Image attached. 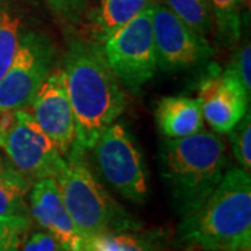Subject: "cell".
Masks as SVG:
<instances>
[{"mask_svg": "<svg viewBox=\"0 0 251 251\" xmlns=\"http://www.w3.org/2000/svg\"><path fill=\"white\" fill-rule=\"evenodd\" d=\"M63 78L77 127V143L92 150L109 126L126 109L120 81L105 62L99 44L75 41L63 63Z\"/></svg>", "mask_w": 251, "mask_h": 251, "instance_id": "cell-1", "label": "cell"}, {"mask_svg": "<svg viewBox=\"0 0 251 251\" xmlns=\"http://www.w3.org/2000/svg\"><path fill=\"white\" fill-rule=\"evenodd\" d=\"M176 244L201 251H250V173L242 168L225 172L205 201L181 218Z\"/></svg>", "mask_w": 251, "mask_h": 251, "instance_id": "cell-2", "label": "cell"}, {"mask_svg": "<svg viewBox=\"0 0 251 251\" xmlns=\"http://www.w3.org/2000/svg\"><path fill=\"white\" fill-rule=\"evenodd\" d=\"M226 163V145L212 131L163 141L161 173L180 218L196 211L215 190Z\"/></svg>", "mask_w": 251, "mask_h": 251, "instance_id": "cell-3", "label": "cell"}, {"mask_svg": "<svg viewBox=\"0 0 251 251\" xmlns=\"http://www.w3.org/2000/svg\"><path fill=\"white\" fill-rule=\"evenodd\" d=\"M64 159L66 168L54 181L66 209L87 240L99 234L141 230L143 224L110 197L90 171L80 145Z\"/></svg>", "mask_w": 251, "mask_h": 251, "instance_id": "cell-4", "label": "cell"}, {"mask_svg": "<svg viewBox=\"0 0 251 251\" xmlns=\"http://www.w3.org/2000/svg\"><path fill=\"white\" fill-rule=\"evenodd\" d=\"M0 148L32 183L45 177L56 180L66 168V159L28 109L0 115Z\"/></svg>", "mask_w": 251, "mask_h": 251, "instance_id": "cell-5", "label": "cell"}, {"mask_svg": "<svg viewBox=\"0 0 251 251\" xmlns=\"http://www.w3.org/2000/svg\"><path fill=\"white\" fill-rule=\"evenodd\" d=\"M100 52L120 84L133 92L141 90L158 67L152 34V1L108 36L102 42Z\"/></svg>", "mask_w": 251, "mask_h": 251, "instance_id": "cell-6", "label": "cell"}, {"mask_svg": "<svg viewBox=\"0 0 251 251\" xmlns=\"http://www.w3.org/2000/svg\"><path fill=\"white\" fill-rule=\"evenodd\" d=\"M102 179L120 196L143 204L150 196L148 173L133 135L122 123H112L94 145Z\"/></svg>", "mask_w": 251, "mask_h": 251, "instance_id": "cell-7", "label": "cell"}, {"mask_svg": "<svg viewBox=\"0 0 251 251\" xmlns=\"http://www.w3.org/2000/svg\"><path fill=\"white\" fill-rule=\"evenodd\" d=\"M53 66V48L46 36H21L9 70L0 78V115L28 109Z\"/></svg>", "mask_w": 251, "mask_h": 251, "instance_id": "cell-8", "label": "cell"}, {"mask_svg": "<svg viewBox=\"0 0 251 251\" xmlns=\"http://www.w3.org/2000/svg\"><path fill=\"white\" fill-rule=\"evenodd\" d=\"M152 34L156 64L165 72L184 70L214 56L205 36L187 27L165 4L152 1Z\"/></svg>", "mask_w": 251, "mask_h": 251, "instance_id": "cell-9", "label": "cell"}, {"mask_svg": "<svg viewBox=\"0 0 251 251\" xmlns=\"http://www.w3.org/2000/svg\"><path fill=\"white\" fill-rule=\"evenodd\" d=\"M28 110L38 126L53 141L63 158L78 145L75 117L66 91L62 69L50 72Z\"/></svg>", "mask_w": 251, "mask_h": 251, "instance_id": "cell-10", "label": "cell"}, {"mask_svg": "<svg viewBox=\"0 0 251 251\" xmlns=\"http://www.w3.org/2000/svg\"><path fill=\"white\" fill-rule=\"evenodd\" d=\"M197 100L206 123L216 133H229L249 112L250 94L230 73L211 72L198 85Z\"/></svg>", "mask_w": 251, "mask_h": 251, "instance_id": "cell-11", "label": "cell"}, {"mask_svg": "<svg viewBox=\"0 0 251 251\" xmlns=\"http://www.w3.org/2000/svg\"><path fill=\"white\" fill-rule=\"evenodd\" d=\"M29 214L45 232L62 244L66 251H87L88 240L66 209L53 179H39L31 186Z\"/></svg>", "mask_w": 251, "mask_h": 251, "instance_id": "cell-12", "label": "cell"}, {"mask_svg": "<svg viewBox=\"0 0 251 251\" xmlns=\"http://www.w3.org/2000/svg\"><path fill=\"white\" fill-rule=\"evenodd\" d=\"M155 120L166 138H183L204 128L201 105L190 97H165L155 109Z\"/></svg>", "mask_w": 251, "mask_h": 251, "instance_id": "cell-13", "label": "cell"}, {"mask_svg": "<svg viewBox=\"0 0 251 251\" xmlns=\"http://www.w3.org/2000/svg\"><path fill=\"white\" fill-rule=\"evenodd\" d=\"M151 0H100L91 11L88 23L92 38L102 44L116 29L134 18Z\"/></svg>", "mask_w": 251, "mask_h": 251, "instance_id": "cell-14", "label": "cell"}, {"mask_svg": "<svg viewBox=\"0 0 251 251\" xmlns=\"http://www.w3.org/2000/svg\"><path fill=\"white\" fill-rule=\"evenodd\" d=\"M32 181L10 163L7 156H0V216L31 218L27 194Z\"/></svg>", "mask_w": 251, "mask_h": 251, "instance_id": "cell-15", "label": "cell"}, {"mask_svg": "<svg viewBox=\"0 0 251 251\" xmlns=\"http://www.w3.org/2000/svg\"><path fill=\"white\" fill-rule=\"evenodd\" d=\"M87 251H168L156 233L130 230L88 239Z\"/></svg>", "mask_w": 251, "mask_h": 251, "instance_id": "cell-16", "label": "cell"}, {"mask_svg": "<svg viewBox=\"0 0 251 251\" xmlns=\"http://www.w3.org/2000/svg\"><path fill=\"white\" fill-rule=\"evenodd\" d=\"M162 4L200 35L211 32L214 25L211 0H162Z\"/></svg>", "mask_w": 251, "mask_h": 251, "instance_id": "cell-17", "label": "cell"}, {"mask_svg": "<svg viewBox=\"0 0 251 251\" xmlns=\"http://www.w3.org/2000/svg\"><path fill=\"white\" fill-rule=\"evenodd\" d=\"M214 23L221 41L233 45L242 35V18L239 0H211Z\"/></svg>", "mask_w": 251, "mask_h": 251, "instance_id": "cell-18", "label": "cell"}, {"mask_svg": "<svg viewBox=\"0 0 251 251\" xmlns=\"http://www.w3.org/2000/svg\"><path fill=\"white\" fill-rule=\"evenodd\" d=\"M20 18L7 11L0 13V78L9 70L21 41Z\"/></svg>", "mask_w": 251, "mask_h": 251, "instance_id": "cell-19", "label": "cell"}, {"mask_svg": "<svg viewBox=\"0 0 251 251\" xmlns=\"http://www.w3.org/2000/svg\"><path fill=\"white\" fill-rule=\"evenodd\" d=\"M29 229V218L0 216V251H18Z\"/></svg>", "mask_w": 251, "mask_h": 251, "instance_id": "cell-20", "label": "cell"}, {"mask_svg": "<svg viewBox=\"0 0 251 251\" xmlns=\"http://www.w3.org/2000/svg\"><path fill=\"white\" fill-rule=\"evenodd\" d=\"M234 158L240 168L250 173L251 171V116L247 112L243 119L229 131Z\"/></svg>", "mask_w": 251, "mask_h": 251, "instance_id": "cell-21", "label": "cell"}, {"mask_svg": "<svg viewBox=\"0 0 251 251\" xmlns=\"http://www.w3.org/2000/svg\"><path fill=\"white\" fill-rule=\"evenodd\" d=\"M240 81L247 94L251 95V46L243 45L232 57V62L225 69Z\"/></svg>", "mask_w": 251, "mask_h": 251, "instance_id": "cell-22", "label": "cell"}, {"mask_svg": "<svg viewBox=\"0 0 251 251\" xmlns=\"http://www.w3.org/2000/svg\"><path fill=\"white\" fill-rule=\"evenodd\" d=\"M18 251H66L53 236L45 230L28 232Z\"/></svg>", "mask_w": 251, "mask_h": 251, "instance_id": "cell-23", "label": "cell"}, {"mask_svg": "<svg viewBox=\"0 0 251 251\" xmlns=\"http://www.w3.org/2000/svg\"><path fill=\"white\" fill-rule=\"evenodd\" d=\"M56 14L69 21H77L85 7V0H48Z\"/></svg>", "mask_w": 251, "mask_h": 251, "instance_id": "cell-24", "label": "cell"}, {"mask_svg": "<svg viewBox=\"0 0 251 251\" xmlns=\"http://www.w3.org/2000/svg\"><path fill=\"white\" fill-rule=\"evenodd\" d=\"M239 4H240V9L247 10V13L250 11L251 0H239Z\"/></svg>", "mask_w": 251, "mask_h": 251, "instance_id": "cell-25", "label": "cell"}]
</instances>
